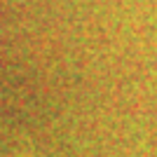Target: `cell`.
I'll return each mask as SVG.
<instances>
[{"label":"cell","instance_id":"cell-1","mask_svg":"<svg viewBox=\"0 0 157 157\" xmlns=\"http://www.w3.org/2000/svg\"><path fill=\"white\" fill-rule=\"evenodd\" d=\"M0 157H2V155H0Z\"/></svg>","mask_w":157,"mask_h":157}]
</instances>
